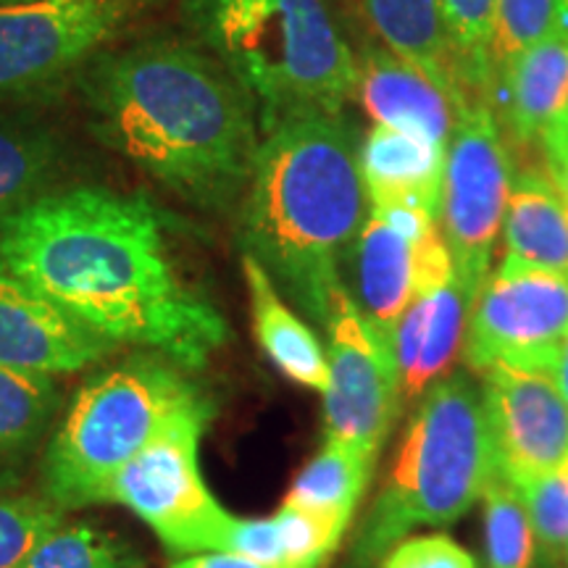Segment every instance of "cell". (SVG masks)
I'll return each instance as SVG.
<instances>
[{
  "mask_svg": "<svg viewBox=\"0 0 568 568\" xmlns=\"http://www.w3.org/2000/svg\"><path fill=\"white\" fill-rule=\"evenodd\" d=\"M0 274L111 343L203 368L230 324L184 280L151 197L109 187L53 190L0 219Z\"/></svg>",
  "mask_w": 568,
  "mask_h": 568,
  "instance_id": "1",
  "label": "cell"
},
{
  "mask_svg": "<svg viewBox=\"0 0 568 568\" xmlns=\"http://www.w3.org/2000/svg\"><path fill=\"white\" fill-rule=\"evenodd\" d=\"M84 98L98 138L169 193L201 209L245 195L261 145L255 105L193 42L145 40L103 55Z\"/></svg>",
  "mask_w": 568,
  "mask_h": 568,
  "instance_id": "2",
  "label": "cell"
},
{
  "mask_svg": "<svg viewBox=\"0 0 568 568\" xmlns=\"http://www.w3.org/2000/svg\"><path fill=\"white\" fill-rule=\"evenodd\" d=\"M358 145L343 116H303L274 126L255 153L240 240L276 290L324 324L339 287V261L364 226Z\"/></svg>",
  "mask_w": 568,
  "mask_h": 568,
  "instance_id": "3",
  "label": "cell"
},
{
  "mask_svg": "<svg viewBox=\"0 0 568 568\" xmlns=\"http://www.w3.org/2000/svg\"><path fill=\"white\" fill-rule=\"evenodd\" d=\"M190 27L247 92L261 132L303 116H343L355 53L324 0H184Z\"/></svg>",
  "mask_w": 568,
  "mask_h": 568,
  "instance_id": "4",
  "label": "cell"
},
{
  "mask_svg": "<svg viewBox=\"0 0 568 568\" xmlns=\"http://www.w3.org/2000/svg\"><path fill=\"white\" fill-rule=\"evenodd\" d=\"M495 474L500 468L481 393L464 374L443 376L422 395L355 552L376 560L418 524H453Z\"/></svg>",
  "mask_w": 568,
  "mask_h": 568,
  "instance_id": "5",
  "label": "cell"
},
{
  "mask_svg": "<svg viewBox=\"0 0 568 568\" xmlns=\"http://www.w3.org/2000/svg\"><path fill=\"white\" fill-rule=\"evenodd\" d=\"M205 400L174 361L142 353L84 382L42 453V495L61 510L101 506L113 474L180 410Z\"/></svg>",
  "mask_w": 568,
  "mask_h": 568,
  "instance_id": "6",
  "label": "cell"
},
{
  "mask_svg": "<svg viewBox=\"0 0 568 568\" xmlns=\"http://www.w3.org/2000/svg\"><path fill=\"white\" fill-rule=\"evenodd\" d=\"M209 422V397L180 410L103 489L101 503L132 510L174 556L222 550L232 521L201 474V437Z\"/></svg>",
  "mask_w": 568,
  "mask_h": 568,
  "instance_id": "7",
  "label": "cell"
},
{
  "mask_svg": "<svg viewBox=\"0 0 568 568\" xmlns=\"http://www.w3.org/2000/svg\"><path fill=\"white\" fill-rule=\"evenodd\" d=\"M510 176L514 169L493 105L474 103L460 109L445 155L439 224L471 305L489 276L514 184Z\"/></svg>",
  "mask_w": 568,
  "mask_h": 568,
  "instance_id": "8",
  "label": "cell"
},
{
  "mask_svg": "<svg viewBox=\"0 0 568 568\" xmlns=\"http://www.w3.org/2000/svg\"><path fill=\"white\" fill-rule=\"evenodd\" d=\"M566 335V276L506 255L471 305L464 355L477 374L493 366L552 374Z\"/></svg>",
  "mask_w": 568,
  "mask_h": 568,
  "instance_id": "9",
  "label": "cell"
},
{
  "mask_svg": "<svg viewBox=\"0 0 568 568\" xmlns=\"http://www.w3.org/2000/svg\"><path fill=\"white\" fill-rule=\"evenodd\" d=\"M324 329L329 337L326 437L364 447L376 456L400 410L393 347L366 322L345 284L329 297Z\"/></svg>",
  "mask_w": 568,
  "mask_h": 568,
  "instance_id": "10",
  "label": "cell"
},
{
  "mask_svg": "<svg viewBox=\"0 0 568 568\" xmlns=\"http://www.w3.org/2000/svg\"><path fill=\"white\" fill-rule=\"evenodd\" d=\"M122 17L124 0H0V95L61 80Z\"/></svg>",
  "mask_w": 568,
  "mask_h": 568,
  "instance_id": "11",
  "label": "cell"
},
{
  "mask_svg": "<svg viewBox=\"0 0 568 568\" xmlns=\"http://www.w3.org/2000/svg\"><path fill=\"white\" fill-rule=\"evenodd\" d=\"M481 400L497 468L516 489L568 460V403L552 374L493 366Z\"/></svg>",
  "mask_w": 568,
  "mask_h": 568,
  "instance_id": "12",
  "label": "cell"
},
{
  "mask_svg": "<svg viewBox=\"0 0 568 568\" xmlns=\"http://www.w3.org/2000/svg\"><path fill=\"white\" fill-rule=\"evenodd\" d=\"M119 351L32 287L0 274V366L30 374H77Z\"/></svg>",
  "mask_w": 568,
  "mask_h": 568,
  "instance_id": "13",
  "label": "cell"
},
{
  "mask_svg": "<svg viewBox=\"0 0 568 568\" xmlns=\"http://www.w3.org/2000/svg\"><path fill=\"white\" fill-rule=\"evenodd\" d=\"M355 67V95L374 124L414 134L447 151L458 122L450 92L385 45H366Z\"/></svg>",
  "mask_w": 568,
  "mask_h": 568,
  "instance_id": "14",
  "label": "cell"
},
{
  "mask_svg": "<svg viewBox=\"0 0 568 568\" xmlns=\"http://www.w3.org/2000/svg\"><path fill=\"white\" fill-rule=\"evenodd\" d=\"M468 314L471 301L458 276L410 301L389 335L400 400H418L450 372L464 351Z\"/></svg>",
  "mask_w": 568,
  "mask_h": 568,
  "instance_id": "15",
  "label": "cell"
},
{
  "mask_svg": "<svg viewBox=\"0 0 568 568\" xmlns=\"http://www.w3.org/2000/svg\"><path fill=\"white\" fill-rule=\"evenodd\" d=\"M568 98V30H558L497 69L493 109L518 145L539 142Z\"/></svg>",
  "mask_w": 568,
  "mask_h": 568,
  "instance_id": "16",
  "label": "cell"
},
{
  "mask_svg": "<svg viewBox=\"0 0 568 568\" xmlns=\"http://www.w3.org/2000/svg\"><path fill=\"white\" fill-rule=\"evenodd\" d=\"M445 148L374 124L358 145V166L372 205H414L439 222Z\"/></svg>",
  "mask_w": 568,
  "mask_h": 568,
  "instance_id": "17",
  "label": "cell"
},
{
  "mask_svg": "<svg viewBox=\"0 0 568 568\" xmlns=\"http://www.w3.org/2000/svg\"><path fill=\"white\" fill-rule=\"evenodd\" d=\"M355 274L361 314L389 343L416 297V245L372 211L355 240Z\"/></svg>",
  "mask_w": 568,
  "mask_h": 568,
  "instance_id": "18",
  "label": "cell"
},
{
  "mask_svg": "<svg viewBox=\"0 0 568 568\" xmlns=\"http://www.w3.org/2000/svg\"><path fill=\"white\" fill-rule=\"evenodd\" d=\"M243 276L251 295L253 329L268 361L295 385L324 395L329 387V361L308 324L284 303L266 268L243 253Z\"/></svg>",
  "mask_w": 568,
  "mask_h": 568,
  "instance_id": "19",
  "label": "cell"
},
{
  "mask_svg": "<svg viewBox=\"0 0 568 568\" xmlns=\"http://www.w3.org/2000/svg\"><path fill=\"white\" fill-rule=\"evenodd\" d=\"M368 30L410 67L429 74L456 103V55L439 0H358Z\"/></svg>",
  "mask_w": 568,
  "mask_h": 568,
  "instance_id": "20",
  "label": "cell"
},
{
  "mask_svg": "<svg viewBox=\"0 0 568 568\" xmlns=\"http://www.w3.org/2000/svg\"><path fill=\"white\" fill-rule=\"evenodd\" d=\"M508 255L568 280V211L542 172H518L506 209Z\"/></svg>",
  "mask_w": 568,
  "mask_h": 568,
  "instance_id": "21",
  "label": "cell"
},
{
  "mask_svg": "<svg viewBox=\"0 0 568 568\" xmlns=\"http://www.w3.org/2000/svg\"><path fill=\"white\" fill-rule=\"evenodd\" d=\"M59 408L53 376L0 366V493L19 485Z\"/></svg>",
  "mask_w": 568,
  "mask_h": 568,
  "instance_id": "22",
  "label": "cell"
},
{
  "mask_svg": "<svg viewBox=\"0 0 568 568\" xmlns=\"http://www.w3.org/2000/svg\"><path fill=\"white\" fill-rule=\"evenodd\" d=\"M374 458L364 447L326 437L322 450L295 477L284 506L308 510L347 529L361 495L372 481Z\"/></svg>",
  "mask_w": 568,
  "mask_h": 568,
  "instance_id": "23",
  "label": "cell"
},
{
  "mask_svg": "<svg viewBox=\"0 0 568 568\" xmlns=\"http://www.w3.org/2000/svg\"><path fill=\"white\" fill-rule=\"evenodd\" d=\"M439 9L456 55V109L474 103L493 105L497 0H439Z\"/></svg>",
  "mask_w": 568,
  "mask_h": 568,
  "instance_id": "24",
  "label": "cell"
},
{
  "mask_svg": "<svg viewBox=\"0 0 568 568\" xmlns=\"http://www.w3.org/2000/svg\"><path fill=\"white\" fill-rule=\"evenodd\" d=\"M61 169V142L34 124L0 122V219L48 193Z\"/></svg>",
  "mask_w": 568,
  "mask_h": 568,
  "instance_id": "25",
  "label": "cell"
},
{
  "mask_svg": "<svg viewBox=\"0 0 568 568\" xmlns=\"http://www.w3.org/2000/svg\"><path fill=\"white\" fill-rule=\"evenodd\" d=\"M487 568H535L537 539L524 497L503 474L485 489Z\"/></svg>",
  "mask_w": 568,
  "mask_h": 568,
  "instance_id": "26",
  "label": "cell"
},
{
  "mask_svg": "<svg viewBox=\"0 0 568 568\" xmlns=\"http://www.w3.org/2000/svg\"><path fill=\"white\" fill-rule=\"evenodd\" d=\"M134 548L92 524H61L19 568H140Z\"/></svg>",
  "mask_w": 568,
  "mask_h": 568,
  "instance_id": "27",
  "label": "cell"
},
{
  "mask_svg": "<svg viewBox=\"0 0 568 568\" xmlns=\"http://www.w3.org/2000/svg\"><path fill=\"white\" fill-rule=\"evenodd\" d=\"M63 514L45 495L0 493V568H19L38 542L61 527Z\"/></svg>",
  "mask_w": 568,
  "mask_h": 568,
  "instance_id": "28",
  "label": "cell"
},
{
  "mask_svg": "<svg viewBox=\"0 0 568 568\" xmlns=\"http://www.w3.org/2000/svg\"><path fill=\"white\" fill-rule=\"evenodd\" d=\"M537 539V560L556 568L568 545V460L529 485L518 487Z\"/></svg>",
  "mask_w": 568,
  "mask_h": 568,
  "instance_id": "29",
  "label": "cell"
},
{
  "mask_svg": "<svg viewBox=\"0 0 568 568\" xmlns=\"http://www.w3.org/2000/svg\"><path fill=\"white\" fill-rule=\"evenodd\" d=\"M566 30L558 0H497L493 61L497 69L529 51L548 34Z\"/></svg>",
  "mask_w": 568,
  "mask_h": 568,
  "instance_id": "30",
  "label": "cell"
},
{
  "mask_svg": "<svg viewBox=\"0 0 568 568\" xmlns=\"http://www.w3.org/2000/svg\"><path fill=\"white\" fill-rule=\"evenodd\" d=\"M280 542L282 568H322L339 548L345 527L308 510L284 506L272 516Z\"/></svg>",
  "mask_w": 568,
  "mask_h": 568,
  "instance_id": "31",
  "label": "cell"
},
{
  "mask_svg": "<svg viewBox=\"0 0 568 568\" xmlns=\"http://www.w3.org/2000/svg\"><path fill=\"white\" fill-rule=\"evenodd\" d=\"M382 568H479L471 552L447 535L400 539L382 556Z\"/></svg>",
  "mask_w": 568,
  "mask_h": 568,
  "instance_id": "32",
  "label": "cell"
},
{
  "mask_svg": "<svg viewBox=\"0 0 568 568\" xmlns=\"http://www.w3.org/2000/svg\"><path fill=\"white\" fill-rule=\"evenodd\" d=\"M548 163V176L564 201H568V122L558 116L537 142Z\"/></svg>",
  "mask_w": 568,
  "mask_h": 568,
  "instance_id": "33",
  "label": "cell"
},
{
  "mask_svg": "<svg viewBox=\"0 0 568 568\" xmlns=\"http://www.w3.org/2000/svg\"><path fill=\"white\" fill-rule=\"evenodd\" d=\"M172 568H266V566L255 564V560H251V558L237 556V552L213 550V552H195V556H184L182 560H176Z\"/></svg>",
  "mask_w": 568,
  "mask_h": 568,
  "instance_id": "34",
  "label": "cell"
},
{
  "mask_svg": "<svg viewBox=\"0 0 568 568\" xmlns=\"http://www.w3.org/2000/svg\"><path fill=\"white\" fill-rule=\"evenodd\" d=\"M552 382H556L558 393L564 395V400L568 403V335L558 351L556 366H552Z\"/></svg>",
  "mask_w": 568,
  "mask_h": 568,
  "instance_id": "35",
  "label": "cell"
},
{
  "mask_svg": "<svg viewBox=\"0 0 568 568\" xmlns=\"http://www.w3.org/2000/svg\"><path fill=\"white\" fill-rule=\"evenodd\" d=\"M560 3V13H564V27L568 30V0H558Z\"/></svg>",
  "mask_w": 568,
  "mask_h": 568,
  "instance_id": "36",
  "label": "cell"
},
{
  "mask_svg": "<svg viewBox=\"0 0 568 568\" xmlns=\"http://www.w3.org/2000/svg\"><path fill=\"white\" fill-rule=\"evenodd\" d=\"M556 568H568V545H566L564 556H560V560H558V566H556Z\"/></svg>",
  "mask_w": 568,
  "mask_h": 568,
  "instance_id": "37",
  "label": "cell"
},
{
  "mask_svg": "<svg viewBox=\"0 0 568 568\" xmlns=\"http://www.w3.org/2000/svg\"><path fill=\"white\" fill-rule=\"evenodd\" d=\"M560 116H564L566 122H568V98H566V105H564V111H560Z\"/></svg>",
  "mask_w": 568,
  "mask_h": 568,
  "instance_id": "38",
  "label": "cell"
}]
</instances>
